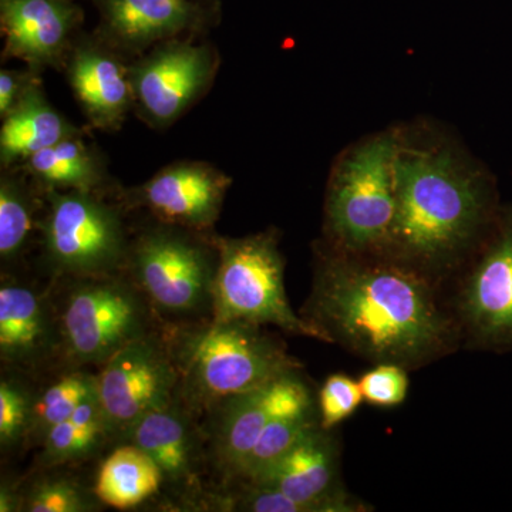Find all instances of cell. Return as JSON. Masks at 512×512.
<instances>
[{
	"label": "cell",
	"mask_w": 512,
	"mask_h": 512,
	"mask_svg": "<svg viewBox=\"0 0 512 512\" xmlns=\"http://www.w3.org/2000/svg\"><path fill=\"white\" fill-rule=\"evenodd\" d=\"M217 235L158 222L130 242L124 272L161 323L212 318Z\"/></svg>",
	"instance_id": "cell-4"
},
{
	"label": "cell",
	"mask_w": 512,
	"mask_h": 512,
	"mask_svg": "<svg viewBox=\"0 0 512 512\" xmlns=\"http://www.w3.org/2000/svg\"><path fill=\"white\" fill-rule=\"evenodd\" d=\"M447 305L466 348L512 352V207L494 218Z\"/></svg>",
	"instance_id": "cell-9"
},
{
	"label": "cell",
	"mask_w": 512,
	"mask_h": 512,
	"mask_svg": "<svg viewBox=\"0 0 512 512\" xmlns=\"http://www.w3.org/2000/svg\"><path fill=\"white\" fill-rule=\"evenodd\" d=\"M315 409H318L315 394L303 379L301 370H295L231 397L205 414L210 466L220 474L222 485L235 481L271 421Z\"/></svg>",
	"instance_id": "cell-10"
},
{
	"label": "cell",
	"mask_w": 512,
	"mask_h": 512,
	"mask_svg": "<svg viewBox=\"0 0 512 512\" xmlns=\"http://www.w3.org/2000/svg\"><path fill=\"white\" fill-rule=\"evenodd\" d=\"M0 362L3 372L32 377L62 369V338L52 292L10 275L0 284Z\"/></svg>",
	"instance_id": "cell-15"
},
{
	"label": "cell",
	"mask_w": 512,
	"mask_h": 512,
	"mask_svg": "<svg viewBox=\"0 0 512 512\" xmlns=\"http://www.w3.org/2000/svg\"><path fill=\"white\" fill-rule=\"evenodd\" d=\"M177 390V369L161 328L128 343L96 372L97 400L117 444L137 421L173 402Z\"/></svg>",
	"instance_id": "cell-11"
},
{
	"label": "cell",
	"mask_w": 512,
	"mask_h": 512,
	"mask_svg": "<svg viewBox=\"0 0 512 512\" xmlns=\"http://www.w3.org/2000/svg\"><path fill=\"white\" fill-rule=\"evenodd\" d=\"M103 39L110 46L138 50L201 28L210 12L197 0H94Z\"/></svg>",
	"instance_id": "cell-19"
},
{
	"label": "cell",
	"mask_w": 512,
	"mask_h": 512,
	"mask_svg": "<svg viewBox=\"0 0 512 512\" xmlns=\"http://www.w3.org/2000/svg\"><path fill=\"white\" fill-rule=\"evenodd\" d=\"M43 191L99 192L104 168L96 151L79 134L64 138L20 164Z\"/></svg>",
	"instance_id": "cell-22"
},
{
	"label": "cell",
	"mask_w": 512,
	"mask_h": 512,
	"mask_svg": "<svg viewBox=\"0 0 512 512\" xmlns=\"http://www.w3.org/2000/svg\"><path fill=\"white\" fill-rule=\"evenodd\" d=\"M394 136L367 141L340 163L326 201V225L336 251L383 254L396 218Z\"/></svg>",
	"instance_id": "cell-7"
},
{
	"label": "cell",
	"mask_w": 512,
	"mask_h": 512,
	"mask_svg": "<svg viewBox=\"0 0 512 512\" xmlns=\"http://www.w3.org/2000/svg\"><path fill=\"white\" fill-rule=\"evenodd\" d=\"M30 377L3 372L0 380V448L3 454L25 448L37 390Z\"/></svg>",
	"instance_id": "cell-28"
},
{
	"label": "cell",
	"mask_w": 512,
	"mask_h": 512,
	"mask_svg": "<svg viewBox=\"0 0 512 512\" xmlns=\"http://www.w3.org/2000/svg\"><path fill=\"white\" fill-rule=\"evenodd\" d=\"M161 330L178 373L177 396L200 417L303 367L264 326L207 319L163 323Z\"/></svg>",
	"instance_id": "cell-3"
},
{
	"label": "cell",
	"mask_w": 512,
	"mask_h": 512,
	"mask_svg": "<svg viewBox=\"0 0 512 512\" xmlns=\"http://www.w3.org/2000/svg\"><path fill=\"white\" fill-rule=\"evenodd\" d=\"M220 264L212 318L276 326L289 335L328 343V338L293 311L285 289V261L274 231L242 238L217 237Z\"/></svg>",
	"instance_id": "cell-6"
},
{
	"label": "cell",
	"mask_w": 512,
	"mask_h": 512,
	"mask_svg": "<svg viewBox=\"0 0 512 512\" xmlns=\"http://www.w3.org/2000/svg\"><path fill=\"white\" fill-rule=\"evenodd\" d=\"M106 40H83L67 56V77L87 119L100 130H119L134 106L130 69Z\"/></svg>",
	"instance_id": "cell-18"
},
{
	"label": "cell",
	"mask_w": 512,
	"mask_h": 512,
	"mask_svg": "<svg viewBox=\"0 0 512 512\" xmlns=\"http://www.w3.org/2000/svg\"><path fill=\"white\" fill-rule=\"evenodd\" d=\"M22 508V491L18 481L3 478L0 485V512H20Z\"/></svg>",
	"instance_id": "cell-32"
},
{
	"label": "cell",
	"mask_w": 512,
	"mask_h": 512,
	"mask_svg": "<svg viewBox=\"0 0 512 512\" xmlns=\"http://www.w3.org/2000/svg\"><path fill=\"white\" fill-rule=\"evenodd\" d=\"M409 370L394 363H379L360 377L363 400L370 406L396 407L407 399Z\"/></svg>",
	"instance_id": "cell-30"
},
{
	"label": "cell",
	"mask_w": 512,
	"mask_h": 512,
	"mask_svg": "<svg viewBox=\"0 0 512 512\" xmlns=\"http://www.w3.org/2000/svg\"><path fill=\"white\" fill-rule=\"evenodd\" d=\"M320 424L318 409L298 416L279 417L266 426L264 433L256 441L255 447L242 464L237 478L231 484L247 483L259 471L274 463L286 451L295 446L305 434ZM228 484V485H231Z\"/></svg>",
	"instance_id": "cell-27"
},
{
	"label": "cell",
	"mask_w": 512,
	"mask_h": 512,
	"mask_svg": "<svg viewBox=\"0 0 512 512\" xmlns=\"http://www.w3.org/2000/svg\"><path fill=\"white\" fill-rule=\"evenodd\" d=\"M247 484L281 491L301 503L306 512L372 510L343 487L338 436L320 424Z\"/></svg>",
	"instance_id": "cell-14"
},
{
	"label": "cell",
	"mask_w": 512,
	"mask_h": 512,
	"mask_svg": "<svg viewBox=\"0 0 512 512\" xmlns=\"http://www.w3.org/2000/svg\"><path fill=\"white\" fill-rule=\"evenodd\" d=\"M82 10L72 0H0L5 56L28 63L32 72L55 66L72 46Z\"/></svg>",
	"instance_id": "cell-17"
},
{
	"label": "cell",
	"mask_w": 512,
	"mask_h": 512,
	"mask_svg": "<svg viewBox=\"0 0 512 512\" xmlns=\"http://www.w3.org/2000/svg\"><path fill=\"white\" fill-rule=\"evenodd\" d=\"M96 393V373L87 367L62 370L52 383L37 390L25 448H39L53 427L69 419L77 407Z\"/></svg>",
	"instance_id": "cell-25"
},
{
	"label": "cell",
	"mask_w": 512,
	"mask_h": 512,
	"mask_svg": "<svg viewBox=\"0 0 512 512\" xmlns=\"http://www.w3.org/2000/svg\"><path fill=\"white\" fill-rule=\"evenodd\" d=\"M113 441L96 393L53 427L39 446L36 468L66 467L96 457Z\"/></svg>",
	"instance_id": "cell-23"
},
{
	"label": "cell",
	"mask_w": 512,
	"mask_h": 512,
	"mask_svg": "<svg viewBox=\"0 0 512 512\" xmlns=\"http://www.w3.org/2000/svg\"><path fill=\"white\" fill-rule=\"evenodd\" d=\"M25 177V173L9 168L0 178V261L3 271L18 264L39 232V198Z\"/></svg>",
	"instance_id": "cell-24"
},
{
	"label": "cell",
	"mask_w": 512,
	"mask_h": 512,
	"mask_svg": "<svg viewBox=\"0 0 512 512\" xmlns=\"http://www.w3.org/2000/svg\"><path fill=\"white\" fill-rule=\"evenodd\" d=\"M163 487L156 461L136 444L120 443L100 464L93 490L106 507L133 510L153 500Z\"/></svg>",
	"instance_id": "cell-21"
},
{
	"label": "cell",
	"mask_w": 512,
	"mask_h": 512,
	"mask_svg": "<svg viewBox=\"0 0 512 512\" xmlns=\"http://www.w3.org/2000/svg\"><path fill=\"white\" fill-rule=\"evenodd\" d=\"M45 200L39 232L55 279L124 272L131 239L119 208L99 192L49 190Z\"/></svg>",
	"instance_id": "cell-8"
},
{
	"label": "cell",
	"mask_w": 512,
	"mask_h": 512,
	"mask_svg": "<svg viewBox=\"0 0 512 512\" xmlns=\"http://www.w3.org/2000/svg\"><path fill=\"white\" fill-rule=\"evenodd\" d=\"M59 468H37L35 476L20 483V512H94L100 503L93 488L70 474L57 473Z\"/></svg>",
	"instance_id": "cell-26"
},
{
	"label": "cell",
	"mask_w": 512,
	"mask_h": 512,
	"mask_svg": "<svg viewBox=\"0 0 512 512\" xmlns=\"http://www.w3.org/2000/svg\"><path fill=\"white\" fill-rule=\"evenodd\" d=\"M231 183L210 164L185 161L158 171L127 198L158 222L211 234Z\"/></svg>",
	"instance_id": "cell-16"
},
{
	"label": "cell",
	"mask_w": 512,
	"mask_h": 512,
	"mask_svg": "<svg viewBox=\"0 0 512 512\" xmlns=\"http://www.w3.org/2000/svg\"><path fill=\"white\" fill-rule=\"evenodd\" d=\"M35 72H20V70H0V117L5 119L18 104L20 97L28 89L32 80L35 79Z\"/></svg>",
	"instance_id": "cell-31"
},
{
	"label": "cell",
	"mask_w": 512,
	"mask_h": 512,
	"mask_svg": "<svg viewBox=\"0 0 512 512\" xmlns=\"http://www.w3.org/2000/svg\"><path fill=\"white\" fill-rule=\"evenodd\" d=\"M52 291L62 370L100 367L134 340L160 329L150 303L126 272L56 279Z\"/></svg>",
	"instance_id": "cell-5"
},
{
	"label": "cell",
	"mask_w": 512,
	"mask_h": 512,
	"mask_svg": "<svg viewBox=\"0 0 512 512\" xmlns=\"http://www.w3.org/2000/svg\"><path fill=\"white\" fill-rule=\"evenodd\" d=\"M190 407L175 397L173 402L148 413L134 424L121 443L136 444L156 461L164 487L173 491L185 510L195 507L205 493L202 476L210 466L207 434Z\"/></svg>",
	"instance_id": "cell-13"
},
{
	"label": "cell",
	"mask_w": 512,
	"mask_h": 512,
	"mask_svg": "<svg viewBox=\"0 0 512 512\" xmlns=\"http://www.w3.org/2000/svg\"><path fill=\"white\" fill-rule=\"evenodd\" d=\"M301 315L375 365L417 370L463 348L443 286L382 254L323 255Z\"/></svg>",
	"instance_id": "cell-1"
},
{
	"label": "cell",
	"mask_w": 512,
	"mask_h": 512,
	"mask_svg": "<svg viewBox=\"0 0 512 512\" xmlns=\"http://www.w3.org/2000/svg\"><path fill=\"white\" fill-rule=\"evenodd\" d=\"M72 2H73V0H72Z\"/></svg>",
	"instance_id": "cell-33"
},
{
	"label": "cell",
	"mask_w": 512,
	"mask_h": 512,
	"mask_svg": "<svg viewBox=\"0 0 512 512\" xmlns=\"http://www.w3.org/2000/svg\"><path fill=\"white\" fill-rule=\"evenodd\" d=\"M316 400L320 426L325 430L338 427L365 402L359 380L342 373H336L325 380Z\"/></svg>",
	"instance_id": "cell-29"
},
{
	"label": "cell",
	"mask_w": 512,
	"mask_h": 512,
	"mask_svg": "<svg viewBox=\"0 0 512 512\" xmlns=\"http://www.w3.org/2000/svg\"><path fill=\"white\" fill-rule=\"evenodd\" d=\"M396 200L392 235L382 255L441 286L494 221L487 185L443 153L400 148Z\"/></svg>",
	"instance_id": "cell-2"
},
{
	"label": "cell",
	"mask_w": 512,
	"mask_h": 512,
	"mask_svg": "<svg viewBox=\"0 0 512 512\" xmlns=\"http://www.w3.org/2000/svg\"><path fill=\"white\" fill-rule=\"evenodd\" d=\"M217 66L210 46L178 39L160 43L130 67L134 106L151 126H170L210 87Z\"/></svg>",
	"instance_id": "cell-12"
},
{
	"label": "cell",
	"mask_w": 512,
	"mask_h": 512,
	"mask_svg": "<svg viewBox=\"0 0 512 512\" xmlns=\"http://www.w3.org/2000/svg\"><path fill=\"white\" fill-rule=\"evenodd\" d=\"M2 121L0 163L6 170L25 163L28 158L55 146L64 138L79 134L76 127L47 101L37 77Z\"/></svg>",
	"instance_id": "cell-20"
}]
</instances>
